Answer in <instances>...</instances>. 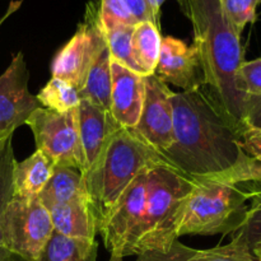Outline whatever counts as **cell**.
Here are the masks:
<instances>
[{
  "label": "cell",
  "mask_w": 261,
  "mask_h": 261,
  "mask_svg": "<svg viewBox=\"0 0 261 261\" xmlns=\"http://www.w3.org/2000/svg\"><path fill=\"white\" fill-rule=\"evenodd\" d=\"M173 143L162 153L171 168L190 178L241 185L261 180V165L241 148L242 127L209 91L172 93Z\"/></svg>",
  "instance_id": "1"
},
{
  "label": "cell",
  "mask_w": 261,
  "mask_h": 261,
  "mask_svg": "<svg viewBox=\"0 0 261 261\" xmlns=\"http://www.w3.org/2000/svg\"><path fill=\"white\" fill-rule=\"evenodd\" d=\"M194 30V46L200 56L204 81L217 103L244 127L246 96L237 89L236 74L244 63L241 35L224 14L219 0H178Z\"/></svg>",
  "instance_id": "2"
},
{
  "label": "cell",
  "mask_w": 261,
  "mask_h": 261,
  "mask_svg": "<svg viewBox=\"0 0 261 261\" xmlns=\"http://www.w3.org/2000/svg\"><path fill=\"white\" fill-rule=\"evenodd\" d=\"M163 165L168 166L162 155L132 129L119 127L112 134L98 165L86 177L97 221L99 222L138 176Z\"/></svg>",
  "instance_id": "3"
},
{
  "label": "cell",
  "mask_w": 261,
  "mask_h": 261,
  "mask_svg": "<svg viewBox=\"0 0 261 261\" xmlns=\"http://www.w3.org/2000/svg\"><path fill=\"white\" fill-rule=\"evenodd\" d=\"M195 181L168 166H157L148 173L145 213L130 255L149 250H168L180 239L185 206Z\"/></svg>",
  "instance_id": "4"
},
{
  "label": "cell",
  "mask_w": 261,
  "mask_h": 261,
  "mask_svg": "<svg viewBox=\"0 0 261 261\" xmlns=\"http://www.w3.org/2000/svg\"><path fill=\"white\" fill-rule=\"evenodd\" d=\"M180 237L186 234H227L241 229L247 218L250 195L236 184L216 178H193Z\"/></svg>",
  "instance_id": "5"
},
{
  "label": "cell",
  "mask_w": 261,
  "mask_h": 261,
  "mask_svg": "<svg viewBox=\"0 0 261 261\" xmlns=\"http://www.w3.org/2000/svg\"><path fill=\"white\" fill-rule=\"evenodd\" d=\"M3 249L28 261H37L54 233L47 208L38 196L13 198L2 219Z\"/></svg>",
  "instance_id": "6"
},
{
  "label": "cell",
  "mask_w": 261,
  "mask_h": 261,
  "mask_svg": "<svg viewBox=\"0 0 261 261\" xmlns=\"http://www.w3.org/2000/svg\"><path fill=\"white\" fill-rule=\"evenodd\" d=\"M24 125L32 130L36 149L41 150L55 167H70L81 172L76 109L61 114L40 106L31 114Z\"/></svg>",
  "instance_id": "7"
},
{
  "label": "cell",
  "mask_w": 261,
  "mask_h": 261,
  "mask_svg": "<svg viewBox=\"0 0 261 261\" xmlns=\"http://www.w3.org/2000/svg\"><path fill=\"white\" fill-rule=\"evenodd\" d=\"M149 171L138 176L99 219L98 232L107 251L130 256L144 219Z\"/></svg>",
  "instance_id": "8"
},
{
  "label": "cell",
  "mask_w": 261,
  "mask_h": 261,
  "mask_svg": "<svg viewBox=\"0 0 261 261\" xmlns=\"http://www.w3.org/2000/svg\"><path fill=\"white\" fill-rule=\"evenodd\" d=\"M105 43L106 41L97 19L96 8L89 4L86 20L78 25L73 37L54 58L51 64L53 76L68 82L79 91L92 63Z\"/></svg>",
  "instance_id": "9"
},
{
  "label": "cell",
  "mask_w": 261,
  "mask_h": 261,
  "mask_svg": "<svg viewBox=\"0 0 261 261\" xmlns=\"http://www.w3.org/2000/svg\"><path fill=\"white\" fill-rule=\"evenodd\" d=\"M145 94L142 114L132 129L152 149L162 154L173 143V92L154 74L145 76Z\"/></svg>",
  "instance_id": "10"
},
{
  "label": "cell",
  "mask_w": 261,
  "mask_h": 261,
  "mask_svg": "<svg viewBox=\"0 0 261 261\" xmlns=\"http://www.w3.org/2000/svg\"><path fill=\"white\" fill-rule=\"evenodd\" d=\"M28 81L30 71L24 55L15 54L0 75V133L3 134H13L40 107L36 96L30 92Z\"/></svg>",
  "instance_id": "11"
},
{
  "label": "cell",
  "mask_w": 261,
  "mask_h": 261,
  "mask_svg": "<svg viewBox=\"0 0 261 261\" xmlns=\"http://www.w3.org/2000/svg\"><path fill=\"white\" fill-rule=\"evenodd\" d=\"M154 75L163 83H171L184 92L205 86L200 56L195 46H188L178 38L167 36L161 42L160 59Z\"/></svg>",
  "instance_id": "12"
},
{
  "label": "cell",
  "mask_w": 261,
  "mask_h": 261,
  "mask_svg": "<svg viewBox=\"0 0 261 261\" xmlns=\"http://www.w3.org/2000/svg\"><path fill=\"white\" fill-rule=\"evenodd\" d=\"M76 126L82 157L81 173L86 180L98 165L112 134L121 126L109 111L86 99H81L76 107Z\"/></svg>",
  "instance_id": "13"
},
{
  "label": "cell",
  "mask_w": 261,
  "mask_h": 261,
  "mask_svg": "<svg viewBox=\"0 0 261 261\" xmlns=\"http://www.w3.org/2000/svg\"><path fill=\"white\" fill-rule=\"evenodd\" d=\"M112 88L110 114L117 125L134 129L142 114L145 94V76L111 60Z\"/></svg>",
  "instance_id": "14"
},
{
  "label": "cell",
  "mask_w": 261,
  "mask_h": 261,
  "mask_svg": "<svg viewBox=\"0 0 261 261\" xmlns=\"http://www.w3.org/2000/svg\"><path fill=\"white\" fill-rule=\"evenodd\" d=\"M54 232L66 237L94 240L98 233V221L91 201H70L47 208Z\"/></svg>",
  "instance_id": "15"
},
{
  "label": "cell",
  "mask_w": 261,
  "mask_h": 261,
  "mask_svg": "<svg viewBox=\"0 0 261 261\" xmlns=\"http://www.w3.org/2000/svg\"><path fill=\"white\" fill-rule=\"evenodd\" d=\"M54 171V163L37 149L24 161L15 163L13 173L15 198H31L40 195L41 191L47 185Z\"/></svg>",
  "instance_id": "16"
},
{
  "label": "cell",
  "mask_w": 261,
  "mask_h": 261,
  "mask_svg": "<svg viewBox=\"0 0 261 261\" xmlns=\"http://www.w3.org/2000/svg\"><path fill=\"white\" fill-rule=\"evenodd\" d=\"M46 208L70 201H91L86 180L78 170L55 167L53 176L38 195Z\"/></svg>",
  "instance_id": "17"
},
{
  "label": "cell",
  "mask_w": 261,
  "mask_h": 261,
  "mask_svg": "<svg viewBox=\"0 0 261 261\" xmlns=\"http://www.w3.org/2000/svg\"><path fill=\"white\" fill-rule=\"evenodd\" d=\"M111 55L105 43L92 63L78 93L81 99L91 102L110 112L111 109Z\"/></svg>",
  "instance_id": "18"
},
{
  "label": "cell",
  "mask_w": 261,
  "mask_h": 261,
  "mask_svg": "<svg viewBox=\"0 0 261 261\" xmlns=\"http://www.w3.org/2000/svg\"><path fill=\"white\" fill-rule=\"evenodd\" d=\"M98 242L66 237L54 232L37 261H97Z\"/></svg>",
  "instance_id": "19"
},
{
  "label": "cell",
  "mask_w": 261,
  "mask_h": 261,
  "mask_svg": "<svg viewBox=\"0 0 261 261\" xmlns=\"http://www.w3.org/2000/svg\"><path fill=\"white\" fill-rule=\"evenodd\" d=\"M160 28L150 20L135 24L133 31V53L134 59L144 76L154 74L161 51Z\"/></svg>",
  "instance_id": "20"
},
{
  "label": "cell",
  "mask_w": 261,
  "mask_h": 261,
  "mask_svg": "<svg viewBox=\"0 0 261 261\" xmlns=\"http://www.w3.org/2000/svg\"><path fill=\"white\" fill-rule=\"evenodd\" d=\"M38 103L55 112H69L81 103L78 89L60 78H51L36 96Z\"/></svg>",
  "instance_id": "21"
},
{
  "label": "cell",
  "mask_w": 261,
  "mask_h": 261,
  "mask_svg": "<svg viewBox=\"0 0 261 261\" xmlns=\"http://www.w3.org/2000/svg\"><path fill=\"white\" fill-rule=\"evenodd\" d=\"M134 27L117 25V27H112L110 30L101 31L103 33L105 41H106L107 48H109L112 60L143 75L134 59V53H133V31H134Z\"/></svg>",
  "instance_id": "22"
},
{
  "label": "cell",
  "mask_w": 261,
  "mask_h": 261,
  "mask_svg": "<svg viewBox=\"0 0 261 261\" xmlns=\"http://www.w3.org/2000/svg\"><path fill=\"white\" fill-rule=\"evenodd\" d=\"M17 160L13 149V134L0 140V227L8 204L14 198L13 173ZM3 249L2 228H0V250Z\"/></svg>",
  "instance_id": "23"
},
{
  "label": "cell",
  "mask_w": 261,
  "mask_h": 261,
  "mask_svg": "<svg viewBox=\"0 0 261 261\" xmlns=\"http://www.w3.org/2000/svg\"><path fill=\"white\" fill-rule=\"evenodd\" d=\"M190 261H257L244 237L240 233L229 244L206 250H196Z\"/></svg>",
  "instance_id": "24"
},
{
  "label": "cell",
  "mask_w": 261,
  "mask_h": 261,
  "mask_svg": "<svg viewBox=\"0 0 261 261\" xmlns=\"http://www.w3.org/2000/svg\"><path fill=\"white\" fill-rule=\"evenodd\" d=\"M241 186H245L244 189L247 190L250 195L249 201L251 203L249 205L246 222L237 233L241 234L252 249L261 242V186L252 184H241Z\"/></svg>",
  "instance_id": "25"
},
{
  "label": "cell",
  "mask_w": 261,
  "mask_h": 261,
  "mask_svg": "<svg viewBox=\"0 0 261 261\" xmlns=\"http://www.w3.org/2000/svg\"><path fill=\"white\" fill-rule=\"evenodd\" d=\"M96 12L101 30H110L117 25L134 27L138 24L121 0H98Z\"/></svg>",
  "instance_id": "26"
},
{
  "label": "cell",
  "mask_w": 261,
  "mask_h": 261,
  "mask_svg": "<svg viewBox=\"0 0 261 261\" xmlns=\"http://www.w3.org/2000/svg\"><path fill=\"white\" fill-rule=\"evenodd\" d=\"M224 14L236 32L241 35L245 27L256 20V8L260 0H219Z\"/></svg>",
  "instance_id": "27"
},
{
  "label": "cell",
  "mask_w": 261,
  "mask_h": 261,
  "mask_svg": "<svg viewBox=\"0 0 261 261\" xmlns=\"http://www.w3.org/2000/svg\"><path fill=\"white\" fill-rule=\"evenodd\" d=\"M236 87L245 96H261V59L241 64L236 74Z\"/></svg>",
  "instance_id": "28"
},
{
  "label": "cell",
  "mask_w": 261,
  "mask_h": 261,
  "mask_svg": "<svg viewBox=\"0 0 261 261\" xmlns=\"http://www.w3.org/2000/svg\"><path fill=\"white\" fill-rule=\"evenodd\" d=\"M196 250L176 240L168 250H149L138 255L135 261H190Z\"/></svg>",
  "instance_id": "29"
},
{
  "label": "cell",
  "mask_w": 261,
  "mask_h": 261,
  "mask_svg": "<svg viewBox=\"0 0 261 261\" xmlns=\"http://www.w3.org/2000/svg\"><path fill=\"white\" fill-rule=\"evenodd\" d=\"M241 148L249 157L261 165V130L242 127Z\"/></svg>",
  "instance_id": "30"
},
{
  "label": "cell",
  "mask_w": 261,
  "mask_h": 261,
  "mask_svg": "<svg viewBox=\"0 0 261 261\" xmlns=\"http://www.w3.org/2000/svg\"><path fill=\"white\" fill-rule=\"evenodd\" d=\"M242 125L261 130V96H246Z\"/></svg>",
  "instance_id": "31"
},
{
  "label": "cell",
  "mask_w": 261,
  "mask_h": 261,
  "mask_svg": "<svg viewBox=\"0 0 261 261\" xmlns=\"http://www.w3.org/2000/svg\"><path fill=\"white\" fill-rule=\"evenodd\" d=\"M121 2L124 3V5L127 8L130 14L135 18V20L138 23L145 22V20H150L152 22L150 13L148 10L147 2L145 0H121Z\"/></svg>",
  "instance_id": "32"
},
{
  "label": "cell",
  "mask_w": 261,
  "mask_h": 261,
  "mask_svg": "<svg viewBox=\"0 0 261 261\" xmlns=\"http://www.w3.org/2000/svg\"><path fill=\"white\" fill-rule=\"evenodd\" d=\"M145 2H147V7L150 13L152 22L160 28L161 27V8H162V5L165 4L166 0H145Z\"/></svg>",
  "instance_id": "33"
},
{
  "label": "cell",
  "mask_w": 261,
  "mask_h": 261,
  "mask_svg": "<svg viewBox=\"0 0 261 261\" xmlns=\"http://www.w3.org/2000/svg\"><path fill=\"white\" fill-rule=\"evenodd\" d=\"M0 261H28L23 259L22 256L17 254H13V252L8 251V250L2 249L0 250Z\"/></svg>",
  "instance_id": "34"
},
{
  "label": "cell",
  "mask_w": 261,
  "mask_h": 261,
  "mask_svg": "<svg viewBox=\"0 0 261 261\" xmlns=\"http://www.w3.org/2000/svg\"><path fill=\"white\" fill-rule=\"evenodd\" d=\"M251 251L252 254H254V256L256 257V260L261 261V242L255 245V246L251 249Z\"/></svg>",
  "instance_id": "35"
},
{
  "label": "cell",
  "mask_w": 261,
  "mask_h": 261,
  "mask_svg": "<svg viewBox=\"0 0 261 261\" xmlns=\"http://www.w3.org/2000/svg\"><path fill=\"white\" fill-rule=\"evenodd\" d=\"M109 261H124V256L120 252L112 251L110 252V260Z\"/></svg>",
  "instance_id": "36"
},
{
  "label": "cell",
  "mask_w": 261,
  "mask_h": 261,
  "mask_svg": "<svg viewBox=\"0 0 261 261\" xmlns=\"http://www.w3.org/2000/svg\"><path fill=\"white\" fill-rule=\"evenodd\" d=\"M246 184H252V185L261 186V180H259V181H252V182H246Z\"/></svg>",
  "instance_id": "37"
},
{
  "label": "cell",
  "mask_w": 261,
  "mask_h": 261,
  "mask_svg": "<svg viewBox=\"0 0 261 261\" xmlns=\"http://www.w3.org/2000/svg\"><path fill=\"white\" fill-rule=\"evenodd\" d=\"M8 135H10V134H3V133H0V140L4 139V138L8 137Z\"/></svg>",
  "instance_id": "38"
},
{
  "label": "cell",
  "mask_w": 261,
  "mask_h": 261,
  "mask_svg": "<svg viewBox=\"0 0 261 261\" xmlns=\"http://www.w3.org/2000/svg\"><path fill=\"white\" fill-rule=\"evenodd\" d=\"M3 20H4V18H3V19H2V20H0V24H2V22H3Z\"/></svg>",
  "instance_id": "39"
},
{
  "label": "cell",
  "mask_w": 261,
  "mask_h": 261,
  "mask_svg": "<svg viewBox=\"0 0 261 261\" xmlns=\"http://www.w3.org/2000/svg\"><path fill=\"white\" fill-rule=\"evenodd\" d=\"M260 2H261V0H260Z\"/></svg>",
  "instance_id": "40"
}]
</instances>
